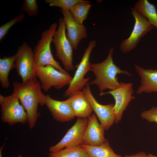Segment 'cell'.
I'll list each match as a JSON object with an SVG mask.
<instances>
[{"instance_id": "6da1fadb", "label": "cell", "mask_w": 157, "mask_h": 157, "mask_svg": "<svg viewBox=\"0 0 157 157\" xmlns=\"http://www.w3.org/2000/svg\"><path fill=\"white\" fill-rule=\"evenodd\" d=\"M13 86V92L17 96L26 113L27 123L29 128L32 129L34 127L39 116L38 105L42 106L45 105L46 95L41 91L40 83L36 77L25 82H15Z\"/></svg>"}, {"instance_id": "7a4b0ae2", "label": "cell", "mask_w": 157, "mask_h": 157, "mask_svg": "<svg viewBox=\"0 0 157 157\" xmlns=\"http://www.w3.org/2000/svg\"><path fill=\"white\" fill-rule=\"evenodd\" d=\"M113 50V48H110L107 58L102 62L91 64V71L94 73L95 78L90 82V85H97L101 92L106 89L114 90L121 85L122 82H119L117 74L131 76L128 71L121 69L115 64L112 58Z\"/></svg>"}, {"instance_id": "3957f363", "label": "cell", "mask_w": 157, "mask_h": 157, "mask_svg": "<svg viewBox=\"0 0 157 157\" xmlns=\"http://www.w3.org/2000/svg\"><path fill=\"white\" fill-rule=\"evenodd\" d=\"M57 25L56 23H53L48 29L42 33L40 39L38 41L33 51L35 63L36 67L51 65L60 72L69 75L55 60L51 52V44Z\"/></svg>"}, {"instance_id": "277c9868", "label": "cell", "mask_w": 157, "mask_h": 157, "mask_svg": "<svg viewBox=\"0 0 157 157\" xmlns=\"http://www.w3.org/2000/svg\"><path fill=\"white\" fill-rule=\"evenodd\" d=\"M1 119L10 125L27 123V115L17 95L13 92L8 96L0 95Z\"/></svg>"}, {"instance_id": "5b68a950", "label": "cell", "mask_w": 157, "mask_h": 157, "mask_svg": "<svg viewBox=\"0 0 157 157\" xmlns=\"http://www.w3.org/2000/svg\"><path fill=\"white\" fill-rule=\"evenodd\" d=\"M66 30L63 17H61L52 42L55 47L56 56L60 60L65 70L70 71L73 70L75 67L73 63V49L67 39Z\"/></svg>"}, {"instance_id": "8992f818", "label": "cell", "mask_w": 157, "mask_h": 157, "mask_svg": "<svg viewBox=\"0 0 157 157\" xmlns=\"http://www.w3.org/2000/svg\"><path fill=\"white\" fill-rule=\"evenodd\" d=\"M35 76L40 81L42 88L48 91L53 87L58 90L70 84L73 77L63 73L49 65L36 67Z\"/></svg>"}, {"instance_id": "52a82bcc", "label": "cell", "mask_w": 157, "mask_h": 157, "mask_svg": "<svg viewBox=\"0 0 157 157\" xmlns=\"http://www.w3.org/2000/svg\"><path fill=\"white\" fill-rule=\"evenodd\" d=\"M96 44L94 40H92L89 43L80 63L76 66L77 69L74 77L68 88L64 93L65 97H69L72 94L81 91L88 82L90 78H85V76L89 71H91L90 56Z\"/></svg>"}, {"instance_id": "ba28073f", "label": "cell", "mask_w": 157, "mask_h": 157, "mask_svg": "<svg viewBox=\"0 0 157 157\" xmlns=\"http://www.w3.org/2000/svg\"><path fill=\"white\" fill-rule=\"evenodd\" d=\"M15 55V68L22 82L36 78L33 51L31 47L23 42L18 47Z\"/></svg>"}, {"instance_id": "9c48e42d", "label": "cell", "mask_w": 157, "mask_h": 157, "mask_svg": "<svg viewBox=\"0 0 157 157\" xmlns=\"http://www.w3.org/2000/svg\"><path fill=\"white\" fill-rule=\"evenodd\" d=\"M131 13L134 19L133 29L129 37L123 40L120 44V49L124 53L129 52L134 49L141 38L154 28L134 8H131Z\"/></svg>"}, {"instance_id": "30bf717a", "label": "cell", "mask_w": 157, "mask_h": 157, "mask_svg": "<svg viewBox=\"0 0 157 157\" xmlns=\"http://www.w3.org/2000/svg\"><path fill=\"white\" fill-rule=\"evenodd\" d=\"M88 119L78 118L75 124L67 131L61 140L49 148L50 152L63 149L74 147L83 144L84 134L87 127Z\"/></svg>"}, {"instance_id": "8fae6325", "label": "cell", "mask_w": 157, "mask_h": 157, "mask_svg": "<svg viewBox=\"0 0 157 157\" xmlns=\"http://www.w3.org/2000/svg\"><path fill=\"white\" fill-rule=\"evenodd\" d=\"M133 83H122L121 85L113 90L105 92H101L99 96L110 94L113 97L115 100L114 104L115 120L118 123L122 118L123 113L131 101L135 99L133 96Z\"/></svg>"}, {"instance_id": "7c38bea8", "label": "cell", "mask_w": 157, "mask_h": 157, "mask_svg": "<svg viewBox=\"0 0 157 157\" xmlns=\"http://www.w3.org/2000/svg\"><path fill=\"white\" fill-rule=\"evenodd\" d=\"M82 90L90 103L93 110L98 118L100 124L105 130H108L115 122L114 104L111 103L104 105L98 103L91 91L89 82Z\"/></svg>"}, {"instance_id": "4fadbf2b", "label": "cell", "mask_w": 157, "mask_h": 157, "mask_svg": "<svg viewBox=\"0 0 157 157\" xmlns=\"http://www.w3.org/2000/svg\"><path fill=\"white\" fill-rule=\"evenodd\" d=\"M60 11L67 30V39L73 49H76L80 41L87 37L86 27L76 22L69 10L61 9Z\"/></svg>"}, {"instance_id": "5bb4252c", "label": "cell", "mask_w": 157, "mask_h": 157, "mask_svg": "<svg viewBox=\"0 0 157 157\" xmlns=\"http://www.w3.org/2000/svg\"><path fill=\"white\" fill-rule=\"evenodd\" d=\"M53 118L62 122H69L76 117L69 103L66 100L60 101L46 95L45 105Z\"/></svg>"}, {"instance_id": "9a60e30c", "label": "cell", "mask_w": 157, "mask_h": 157, "mask_svg": "<svg viewBox=\"0 0 157 157\" xmlns=\"http://www.w3.org/2000/svg\"><path fill=\"white\" fill-rule=\"evenodd\" d=\"M104 129L98 122L94 114L88 118L87 125L83 138V144L90 146L100 145L105 141Z\"/></svg>"}, {"instance_id": "2e32d148", "label": "cell", "mask_w": 157, "mask_h": 157, "mask_svg": "<svg viewBox=\"0 0 157 157\" xmlns=\"http://www.w3.org/2000/svg\"><path fill=\"white\" fill-rule=\"evenodd\" d=\"M66 100L70 106L76 117L88 119L93 111L90 103L83 91L72 94Z\"/></svg>"}, {"instance_id": "e0dca14e", "label": "cell", "mask_w": 157, "mask_h": 157, "mask_svg": "<svg viewBox=\"0 0 157 157\" xmlns=\"http://www.w3.org/2000/svg\"><path fill=\"white\" fill-rule=\"evenodd\" d=\"M135 67L141 78V85L136 93L157 92V70L144 69L136 65Z\"/></svg>"}, {"instance_id": "ac0fdd59", "label": "cell", "mask_w": 157, "mask_h": 157, "mask_svg": "<svg viewBox=\"0 0 157 157\" xmlns=\"http://www.w3.org/2000/svg\"><path fill=\"white\" fill-rule=\"evenodd\" d=\"M133 8L140 15L157 28V11L154 4L147 0H139Z\"/></svg>"}, {"instance_id": "d6986e66", "label": "cell", "mask_w": 157, "mask_h": 157, "mask_svg": "<svg viewBox=\"0 0 157 157\" xmlns=\"http://www.w3.org/2000/svg\"><path fill=\"white\" fill-rule=\"evenodd\" d=\"M88 157H123L116 154L106 139L101 144L97 146L81 144Z\"/></svg>"}, {"instance_id": "ffe728a7", "label": "cell", "mask_w": 157, "mask_h": 157, "mask_svg": "<svg viewBox=\"0 0 157 157\" xmlns=\"http://www.w3.org/2000/svg\"><path fill=\"white\" fill-rule=\"evenodd\" d=\"M15 54L0 59V82L3 88H7L10 85L8 75L10 70L15 68Z\"/></svg>"}, {"instance_id": "44dd1931", "label": "cell", "mask_w": 157, "mask_h": 157, "mask_svg": "<svg viewBox=\"0 0 157 157\" xmlns=\"http://www.w3.org/2000/svg\"><path fill=\"white\" fill-rule=\"evenodd\" d=\"M92 5L88 0H84L72 7L69 11L74 20L77 23L83 25L84 20L91 8Z\"/></svg>"}, {"instance_id": "7402d4cb", "label": "cell", "mask_w": 157, "mask_h": 157, "mask_svg": "<svg viewBox=\"0 0 157 157\" xmlns=\"http://www.w3.org/2000/svg\"><path fill=\"white\" fill-rule=\"evenodd\" d=\"M48 157H88L81 145L50 152Z\"/></svg>"}, {"instance_id": "603a6c76", "label": "cell", "mask_w": 157, "mask_h": 157, "mask_svg": "<svg viewBox=\"0 0 157 157\" xmlns=\"http://www.w3.org/2000/svg\"><path fill=\"white\" fill-rule=\"evenodd\" d=\"M82 0H45L44 2L50 6L59 7L63 10H70L75 5L83 2Z\"/></svg>"}, {"instance_id": "cb8c5ba5", "label": "cell", "mask_w": 157, "mask_h": 157, "mask_svg": "<svg viewBox=\"0 0 157 157\" xmlns=\"http://www.w3.org/2000/svg\"><path fill=\"white\" fill-rule=\"evenodd\" d=\"M25 18L24 14L21 13L0 26V41H1L7 34L10 29L15 24L21 22Z\"/></svg>"}, {"instance_id": "d4e9b609", "label": "cell", "mask_w": 157, "mask_h": 157, "mask_svg": "<svg viewBox=\"0 0 157 157\" xmlns=\"http://www.w3.org/2000/svg\"><path fill=\"white\" fill-rule=\"evenodd\" d=\"M21 9L31 17L37 15L39 13L38 7L36 0H24Z\"/></svg>"}, {"instance_id": "484cf974", "label": "cell", "mask_w": 157, "mask_h": 157, "mask_svg": "<svg viewBox=\"0 0 157 157\" xmlns=\"http://www.w3.org/2000/svg\"><path fill=\"white\" fill-rule=\"evenodd\" d=\"M142 118L149 122H155L157 124V107H153L141 114Z\"/></svg>"}, {"instance_id": "4316f807", "label": "cell", "mask_w": 157, "mask_h": 157, "mask_svg": "<svg viewBox=\"0 0 157 157\" xmlns=\"http://www.w3.org/2000/svg\"><path fill=\"white\" fill-rule=\"evenodd\" d=\"M147 154L143 151L133 155L125 156L124 157H146Z\"/></svg>"}, {"instance_id": "83f0119b", "label": "cell", "mask_w": 157, "mask_h": 157, "mask_svg": "<svg viewBox=\"0 0 157 157\" xmlns=\"http://www.w3.org/2000/svg\"><path fill=\"white\" fill-rule=\"evenodd\" d=\"M4 145H5V144H4L2 146H1L0 148V157H2V150L4 148Z\"/></svg>"}, {"instance_id": "f1b7e54d", "label": "cell", "mask_w": 157, "mask_h": 157, "mask_svg": "<svg viewBox=\"0 0 157 157\" xmlns=\"http://www.w3.org/2000/svg\"><path fill=\"white\" fill-rule=\"evenodd\" d=\"M146 157H157V156L151 154H149L147 155Z\"/></svg>"}, {"instance_id": "f546056e", "label": "cell", "mask_w": 157, "mask_h": 157, "mask_svg": "<svg viewBox=\"0 0 157 157\" xmlns=\"http://www.w3.org/2000/svg\"><path fill=\"white\" fill-rule=\"evenodd\" d=\"M15 157H22V155L20 154V155H19L18 156H16Z\"/></svg>"}]
</instances>
